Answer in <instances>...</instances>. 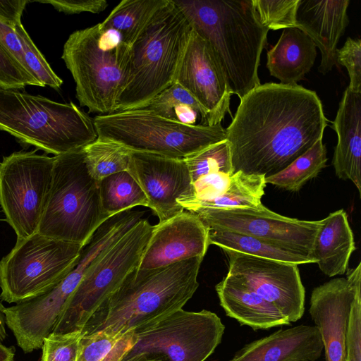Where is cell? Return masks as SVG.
I'll use <instances>...</instances> for the list:
<instances>
[{
  "instance_id": "6da1fadb",
  "label": "cell",
  "mask_w": 361,
  "mask_h": 361,
  "mask_svg": "<svg viewBox=\"0 0 361 361\" xmlns=\"http://www.w3.org/2000/svg\"><path fill=\"white\" fill-rule=\"evenodd\" d=\"M328 125L322 101L300 85L268 82L241 99L226 129L233 173L275 175L322 139Z\"/></svg>"
},
{
  "instance_id": "7a4b0ae2",
  "label": "cell",
  "mask_w": 361,
  "mask_h": 361,
  "mask_svg": "<svg viewBox=\"0 0 361 361\" xmlns=\"http://www.w3.org/2000/svg\"><path fill=\"white\" fill-rule=\"evenodd\" d=\"M207 43L231 94L240 100L260 84L258 68L269 30L252 0H173Z\"/></svg>"
},
{
  "instance_id": "3957f363",
  "label": "cell",
  "mask_w": 361,
  "mask_h": 361,
  "mask_svg": "<svg viewBox=\"0 0 361 361\" xmlns=\"http://www.w3.org/2000/svg\"><path fill=\"white\" fill-rule=\"evenodd\" d=\"M202 259L197 257L164 267L133 271L92 314L82 332L135 331L183 309L199 286Z\"/></svg>"
},
{
  "instance_id": "277c9868",
  "label": "cell",
  "mask_w": 361,
  "mask_h": 361,
  "mask_svg": "<svg viewBox=\"0 0 361 361\" xmlns=\"http://www.w3.org/2000/svg\"><path fill=\"white\" fill-rule=\"evenodd\" d=\"M192 31L173 0L155 12L130 47L129 79L115 111L137 108L176 82Z\"/></svg>"
},
{
  "instance_id": "5b68a950",
  "label": "cell",
  "mask_w": 361,
  "mask_h": 361,
  "mask_svg": "<svg viewBox=\"0 0 361 361\" xmlns=\"http://www.w3.org/2000/svg\"><path fill=\"white\" fill-rule=\"evenodd\" d=\"M130 47L101 23L71 33L61 56L75 83L76 98L89 113L115 111L129 79Z\"/></svg>"
},
{
  "instance_id": "8992f818",
  "label": "cell",
  "mask_w": 361,
  "mask_h": 361,
  "mask_svg": "<svg viewBox=\"0 0 361 361\" xmlns=\"http://www.w3.org/2000/svg\"><path fill=\"white\" fill-rule=\"evenodd\" d=\"M0 131L55 156L94 142L93 119L74 103L0 88Z\"/></svg>"
},
{
  "instance_id": "52a82bcc",
  "label": "cell",
  "mask_w": 361,
  "mask_h": 361,
  "mask_svg": "<svg viewBox=\"0 0 361 361\" xmlns=\"http://www.w3.org/2000/svg\"><path fill=\"white\" fill-rule=\"evenodd\" d=\"M82 148L54 157L51 185L37 231L80 245L107 219L98 181L88 173Z\"/></svg>"
},
{
  "instance_id": "ba28073f",
  "label": "cell",
  "mask_w": 361,
  "mask_h": 361,
  "mask_svg": "<svg viewBox=\"0 0 361 361\" xmlns=\"http://www.w3.org/2000/svg\"><path fill=\"white\" fill-rule=\"evenodd\" d=\"M97 138L117 142L133 152L185 158L226 140V129L215 126H190L135 108L93 118Z\"/></svg>"
},
{
  "instance_id": "9c48e42d",
  "label": "cell",
  "mask_w": 361,
  "mask_h": 361,
  "mask_svg": "<svg viewBox=\"0 0 361 361\" xmlns=\"http://www.w3.org/2000/svg\"><path fill=\"white\" fill-rule=\"evenodd\" d=\"M82 245L36 233L17 239L0 260V298L20 303L50 290L74 267Z\"/></svg>"
},
{
  "instance_id": "30bf717a",
  "label": "cell",
  "mask_w": 361,
  "mask_h": 361,
  "mask_svg": "<svg viewBox=\"0 0 361 361\" xmlns=\"http://www.w3.org/2000/svg\"><path fill=\"white\" fill-rule=\"evenodd\" d=\"M152 229L147 219H141L92 265L66 303L51 333L83 329L100 305L138 268Z\"/></svg>"
},
{
  "instance_id": "8fae6325",
  "label": "cell",
  "mask_w": 361,
  "mask_h": 361,
  "mask_svg": "<svg viewBox=\"0 0 361 361\" xmlns=\"http://www.w3.org/2000/svg\"><path fill=\"white\" fill-rule=\"evenodd\" d=\"M224 331L214 312L180 309L134 331L136 341L123 359L143 355L158 361H205Z\"/></svg>"
},
{
  "instance_id": "7c38bea8",
  "label": "cell",
  "mask_w": 361,
  "mask_h": 361,
  "mask_svg": "<svg viewBox=\"0 0 361 361\" xmlns=\"http://www.w3.org/2000/svg\"><path fill=\"white\" fill-rule=\"evenodd\" d=\"M54 157L13 152L0 163V205L17 239L37 233L51 182Z\"/></svg>"
},
{
  "instance_id": "4fadbf2b",
  "label": "cell",
  "mask_w": 361,
  "mask_h": 361,
  "mask_svg": "<svg viewBox=\"0 0 361 361\" xmlns=\"http://www.w3.org/2000/svg\"><path fill=\"white\" fill-rule=\"evenodd\" d=\"M193 213L207 228L261 238L314 260L312 250L321 220L304 221L281 216L262 204L257 208H200Z\"/></svg>"
},
{
  "instance_id": "5bb4252c",
  "label": "cell",
  "mask_w": 361,
  "mask_h": 361,
  "mask_svg": "<svg viewBox=\"0 0 361 361\" xmlns=\"http://www.w3.org/2000/svg\"><path fill=\"white\" fill-rule=\"evenodd\" d=\"M228 259V276L273 304L290 323L305 311V290L298 264L223 250Z\"/></svg>"
},
{
  "instance_id": "9a60e30c",
  "label": "cell",
  "mask_w": 361,
  "mask_h": 361,
  "mask_svg": "<svg viewBox=\"0 0 361 361\" xmlns=\"http://www.w3.org/2000/svg\"><path fill=\"white\" fill-rule=\"evenodd\" d=\"M128 171L144 192L148 207L159 222L183 211L178 199L193 196L191 177L182 158L132 151Z\"/></svg>"
},
{
  "instance_id": "2e32d148",
  "label": "cell",
  "mask_w": 361,
  "mask_h": 361,
  "mask_svg": "<svg viewBox=\"0 0 361 361\" xmlns=\"http://www.w3.org/2000/svg\"><path fill=\"white\" fill-rule=\"evenodd\" d=\"M345 277L314 288L309 312L322 337L326 361H345V334L351 303L361 289V263L347 269Z\"/></svg>"
},
{
  "instance_id": "e0dca14e",
  "label": "cell",
  "mask_w": 361,
  "mask_h": 361,
  "mask_svg": "<svg viewBox=\"0 0 361 361\" xmlns=\"http://www.w3.org/2000/svg\"><path fill=\"white\" fill-rule=\"evenodd\" d=\"M176 82L188 90L207 114V126L221 123L230 113L231 93L206 41L193 29Z\"/></svg>"
},
{
  "instance_id": "ac0fdd59",
  "label": "cell",
  "mask_w": 361,
  "mask_h": 361,
  "mask_svg": "<svg viewBox=\"0 0 361 361\" xmlns=\"http://www.w3.org/2000/svg\"><path fill=\"white\" fill-rule=\"evenodd\" d=\"M82 279L76 270L48 292L30 300L6 307V324L25 353L42 348L53 331L68 300Z\"/></svg>"
},
{
  "instance_id": "d6986e66",
  "label": "cell",
  "mask_w": 361,
  "mask_h": 361,
  "mask_svg": "<svg viewBox=\"0 0 361 361\" xmlns=\"http://www.w3.org/2000/svg\"><path fill=\"white\" fill-rule=\"evenodd\" d=\"M208 232L191 212L153 226L138 269H152L193 257L204 258L209 247Z\"/></svg>"
},
{
  "instance_id": "ffe728a7",
  "label": "cell",
  "mask_w": 361,
  "mask_h": 361,
  "mask_svg": "<svg viewBox=\"0 0 361 361\" xmlns=\"http://www.w3.org/2000/svg\"><path fill=\"white\" fill-rule=\"evenodd\" d=\"M349 0H300L296 17L298 28L319 48L322 59L318 70L323 74L337 64V45L349 23Z\"/></svg>"
},
{
  "instance_id": "44dd1931",
  "label": "cell",
  "mask_w": 361,
  "mask_h": 361,
  "mask_svg": "<svg viewBox=\"0 0 361 361\" xmlns=\"http://www.w3.org/2000/svg\"><path fill=\"white\" fill-rule=\"evenodd\" d=\"M323 350L318 328L301 324L245 345L229 361H316Z\"/></svg>"
},
{
  "instance_id": "7402d4cb",
  "label": "cell",
  "mask_w": 361,
  "mask_h": 361,
  "mask_svg": "<svg viewBox=\"0 0 361 361\" xmlns=\"http://www.w3.org/2000/svg\"><path fill=\"white\" fill-rule=\"evenodd\" d=\"M333 128L338 137L332 159L336 175L351 180L361 195V93L346 88Z\"/></svg>"
},
{
  "instance_id": "603a6c76",
  "label": "cell",
  "mask_w": 361,
  "mask_h": 361,
  "mask_svg": "<svg viewBox=\"0 0 361 361\" xmlns=\"http://www.w3.org/2000/svg\"><path fill=\"white\" fill-rule=\"evenodd\" d=\"M215 289L226 315L240 325L256 331L290 324L273 304L231 276L226 275Z\"/></svg>"
},
{
  "instance_id": "cb8c5ba5",
  "label": "cell",
  "mask_w": 361,
  "mask_h": 361,
  "mask_svg": "<svg viewBox=\"0 0 361 361\" xmlns=\"http://www.w3.org/2000/svg\"><path fill=\"white\" fill-rule=\"evenodd\" d=\"M267 68L280 83L298 85L314 65L317 57L312 39L298 27L283 30L276 44L267 54Z\"/></svg>"
},
{
  "instance_id": "d4e9b609",
  "label": "cell",
  "mask_w": 361,
  "mask_h": 361,
  "mask_svg": "<svg viewBox=\"0 0 361 361\" xmlns=\"http://www.w3.org/2000/svg\"><path fill=\"white\" fill-rule=\"evenodd\" d=\"M321 222L314 240L312 257L326 276L343 274L356 249L347 214L343 209L337 210Z\"/></svg>"
},
{
  "instance_id": "484cf974",
  "label": "cell",
  "mask_w": 361,
  "mask_h": 361,
  "mask_svg": "<svg viewBox=\"0 0 361 361\" xmlns=\"http://www.w3.org/2000/svg\"><path fill=\"white\" fill-rule=\"evenodd\" d=\"M265 177L238 171L231 176L227 189L220 195L204 201H179L183 209L193 212L200 208H257L266 187Z\"/></svg>"
},
{
  "instance_id": "4316f807",
  "label": "cell",
  "mask_w": 361,
  "mask_h": 361,
  "mask_svg": "<svg viewBox=\"0 0 361 361\" xmlns=\"http://www.w3.org/2000/svg\"><path fill=\"white\" fill-rule=\"evenodd\" d=\"M209 245L247 255L295 264L314 260L290 249L256 237L221 229L207 228Z\"/></svg>"
},
{
  "instance_id": "83f0119b",
  "label": "cell",
  "mask_w": 361,
  "mask_h": 361,
  "mask_svg": "<svg viewBox=\"0 0 361 361\" xmlns=\"http://www.w3.org/2000/svg\"><path fill=\"white\" fill-rule=\"evenodd\" d=\"M137 108L178 123L207 126V114L204 109L188 90L176 82Z\"/></svg>"
},
{
  "instance_id": "f1b7e54d",
  "label": "cell",
  "mask_w": 361,
  "mask_h": 361,
  "mask_svg": "<svg viewBox=\"0 0 361 361\" xmlns=\"http://www.w3.org/2000/svg\"><path fill=\"white\" fill-rule=\"evenodd\" d=\"M167 0H123L101 23L104 29L117 32L130 47L155 12Z\"/></svg>"
},
{
  "instance_id": "f546056e",
  "label": "cell",
  "mask_w": 361,
  "mask_h": 361,
  "mask_svg": "<svg viewBox=\"0 0 361 361\" xmlns=\"http://www.w3.org/2000/svg\"><path fill=\"white\" fill-rule=\"evenodd\" d=\"M98 188L102 209L106 218L136 206L149 207L146 195L128 171L101 179Z\"/></svg>"
},
{
  "instance_id": "4dcf8cb0",
  "label": "cell",
  "mask_w": 361,
  "mask_h": 361,
  "mask_svg": "<svg viewBox=\"0 0 361 361\" xmlns=\"http://www.w3.org/2000/svg\"><path fill=\"white\" fill-rule=\"evenodd\" d=\"M136 341L134 331L103 329L84 335L75 361H121Z\"/></svg>"
},
{
  "instance_id": "1f68e13d",
  "label": "cell",
  "mask_w": 361,
  "mask_h": 361,
  "mask_svg": "<svg viewBox=\"0 0 361 361\" xmlns=\"http://www.w3.org/2000/svg\"><path fill=\"white\" fill-rule=\"evenodd\" d=\"M326 149L322 139L279 173L265 178L266 183L295 192L315 178L326 166Z\"/></svg>"
},
{
  "instance_id": "d6a6232c",
  "label": "cell",
  "mask_w": 361,
  "mask_h": 361,
  "mask_svg": "<svg viewBox=\"0 0 361 361\" xmlns=\"http://www.w3.org/2000/svg\"><path fill=\"white\" fill-rule=\"evenodd\" d=\"M82 149L88 173L97 181L128 171L132 151L117 142L97 138Z\"/></svg>"
},
{
  "instance_id": "836d02e7",
  "label": "cell",
  "mask_w": 361,
  "mask_h": 361,
  "mask_svg": "<svg viewBox=\"0 0 361 361\" xmlns=\"http://www.w3.org/2000/svg\"><path fill=\"white\" fill-rule=\"evenodd\" d=\"M183 160L192 182L214 172H222L230 176L233 174L231 149L227 140L211 145L183 158Z\"/></svg>"
},
{
  "instance_id": "e575fe53",
  "label": "cell",
  "mask_w": 361,
  "mask_h": 361,
  "mask_svg": "<svg viewBox=\"0 0 361 361\" xmlns=\"http://www.w3.org/2000/svg\"><path fill=\"white\" fill-rule=\"evenodd\" d=\"M260 23L269 30L298 27L297 11L300 0H252Z\"/></svg>"
},
{
  "instance_id": "d590c367",
  "label": "cell",
  "mask_w": 361,
  "mask_h": 361,
  "mask_svg": "<svg viewBox=\"0 0 361 361\" xmlns=\"http://www.w3.org/2000/svg\"><path fill=\"white\" fill-rule=\"evenodd\" d=\"M14 27L20 39L25 63L30 74L38 80L42 87L47 85L59 90L63 84V80L51 69L22 23L16 25Z\"/></svg>"
},
{
  "instance_id": "8d00e7d4",
  "label": "cell",
  "mask_w": 361,
  "mask_h": 361,
  "mask_svg": "<svg viewBox=\"0 0 361 361\" xmlns=\"http://www.w3.org/2000/svg\"><path fill=\"white\" fill-rule=\"evenodd\" d=\"M82 331L65 334L51 333L43 341L41 361H75Z\"/></svg>"
},
{
  "instance_id": "74e56055",
  "label": "cell",
  "mask_w": 361,
  "mask_h": 361,
  "mask_svg": "<svg viewBox=\"0 0 361 361\" xmlns=\"http://www.w3.org/2000/svg\"><path fill=\"white\" fill-rule=\"evenodd\" d=\"M27 85L42 87L0 45V88L18 90Z\"/></svg>"
},
{
  "instance_id": "f35d334b",
  "label": "cell",
  "mask_w": 361,
  "mask_h": 361,
  "mask_svg": "<svg viewBox=\"0 0 361 361\" xmlns=\"http://www.w3.org/2000/svg\"><path fill=\"white\" fill-rule=\"evenodd\" d=\"M336 63L344 66L348 73L350 84L348 88L361 93V40L348 37L344 45L337 51Z\"/></svg>"
},
{
  "instance_id": "ab89813d",
  "label": "cell",
  "mask_w": 361,
  "mask_h": 361,
  "mask_svg": "<svg viewBox=\"0 0 361 361\" xmlns=\"http://www.w3.org/2000/svg\"><path fill=\"white\" fill-rule=\"evenodd\" d=\"M345 361H361V289L357 290L350 306L345 334Z\"/></svg>"
},
{
  "instance_id": "60d3db41",
  "label": "cell",
  "mask_w": 361,
  "mask_h": 361,
  "mask_svg": "<svg viewBox=\"0 0 361 361\" xmlns=\"http://www.w3.org/2000/svg\"><path fill=\"white\" fill-rule=\"evenodd\" d=\"M231 176L222 172H214L200 176L192 182L193 196L180 198L179 201H204L221 195L228 188Z\"/></svg>"
},
{
  "instance_id": "b9f144b4",
  "label": "cell",
  "mask_w": 361,
  "mask_h": 361,
  "mask_svg": "<svg viewBox=\"0 0 361 361\" xmlns=\"http://www.w3.org/2000/svg\"><path fill=\"white\" fill-rule=\"evenodd\" d=\"M37 1L50 4L59 12L66 14H78L83 12L99 13L108 6L106 0H38Z\"/></svg>"
},
{
  "instance_id": "7bdbcfd3",
  "label": "cell",
  "mask_w": 361,
  "mask_h": 361,
  "mask_svg": "<svg viewBox=\"0 0 361 361\" xmlns=\"http://www.w3.org/2000/svg\"><path fill=\"white\" fill-rule=\"evenodd\" d=\"M0 45L26 72L30 74L26 66L22 46L15 27L1 21Z\"/></svg>"
},
{
  "instance_id": "ee69618b",
  "label": "cell",
  "mask_w": 361,
  "mask_h": 361,
  "mask_svg": "<svg viewBox=\"0 0 361 361\" xmlns=\"http://www.w3.org/2000/svg\"><path fill=\"white\" fill-rule=\"evenodd\" d=\"M28 1L5 0L0 1V21L15 27L21 23V17Z\"/></svg>"
},
{
  "instance_id": "f6af8a7d",
  "label": "cell",
  "mask_w": 361,
  "mask_h": 361,
  "mask_svg": "<svg viewBox=\"0 0 361 361\" xmlns=\"http://www.w3.org/2000/svg\"><path fill=\"white\" fill-rule=\"evenodd\" d=\"M15 348L7 347L0 342V361H13Z\"/></svg>"
},
{
  "instance_id": "bcb514c9",
  "label": "cell",
  "mask_w": 361,
  "mask_h": 361,
  "mask_svg": "<svg viewBox=\"0 0 361 361\" xmlns=\"http://www.w3.org/2000/svg\"><path fill=\"white\" fill-rule=\"evenodd\" d=\"M5 307L2 305V303L0 302V342H2L6 336V318H5V314H4V310Z\"/></svg>"
},
{
  "instance_id": "7dc6e473",
  "label": "cell",
  "mask_w": 361,
  "mask_h": 361,
  "mask_svg": "<svg viewBox=\"0 0 361 361\" xmlns=\"http://www.w3.org/2000/svg\"><path fill=\"white\" fill-rule=\"evenodd\" d=\"M121 361H158L157 360L149 358L143 355H135L128 358L122 360Z\"/></svg>"
}]
</instances>
